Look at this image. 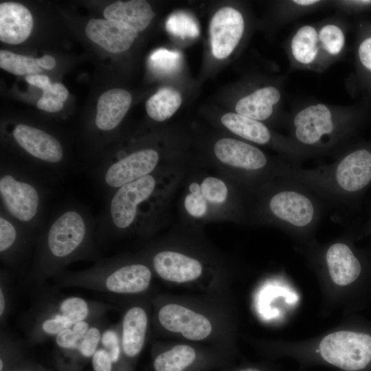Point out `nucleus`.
Instances as JSON below:
<instances>
[{
	"instance_id": "1",
	"label": "nucleus",
	"mask_w": 371,
	"mask_h": 371,
	"mask_svg": "<svg viewBox=\"0 0 371 371\" xmlns=\"http://www.w3.org/2000/svg\"><path fill=\"white\" fill-rule=\"evenodd\" d=\"M192 163L161 169L110 194L96 220L97 241L127 236L147 238L165 227L174 196Z\"/></svg>"
},
{
	"instance_id": "2",
	"label": "nucleus",
	"mask_w": 371,
	"mask_h": 371,
	"mask_svg": "<svg viewBox=\"0 0 371 371\" xmlns=\"http://www.w3.org/2000/svg\"><path fill=\"white\" fill-rule=\"evenodd\" d=\"M96 241V221L85 207L76 203L61 207L37 236L25 281L36 289L70 263L95 258Z\"/></svg>"
},
{
	"instance_id": "3",
	"label": "nucleus",
	"mask_w": 371,
	"mask_h": 371,
	"mask_svg": "<svg viewBox=\"0 0 371 371\" xmlns=\"http://www.w3.org/2000/svg\"><path fill=\"white\" fill-rule=\"evenodd\" d=\"M180 225L201 229L214 222L249 225V193L204 161L192 162L181 184Z\"/></svg>"
},
{
	"instance_id": "4",
	"label": "nucleus",
	"mask_w": 371,
	"mask_h": 371,
	"mask_svg": "<svg viewBox=\"0 0 371 371\" xmlns=\"http://www.w3.org/2000/svg\"><path fill=\"white\" fill-rule=\"evenodd\" d=\"M138 254L154 275L174 285H192L219 277L224 262L201 238V229L180 226L165 238L150 243Z\"/></svg>"
},
{
	"instance_id": "5",
	"label": "nucleus",
	"mask_w": 371,
	"mask_h": 371,
	"mask_svg": "<svg viewBox=\"0 0 371 371\" xmlns=\"http://www.w3.org/2000/svg\"><path fill=\"white\" fill-rule=\"evenodd\" d=\"M249 193V225L308 234L319 224L326 205L295 181L276 177Z\"/></svg>"
},
{
	"instance_id": "6",
	"label": "nucleus",
	"mask_w": 371,
	"mask_h": 371,
	"mask_svg": "<svg viewBox=\"0 0 371 371\" xmlns=\"http://www.w3.org/2000/svg\"><path fill=\"white\" fill-rule=\"evenodd\" d=\"M277 177L303 185L326 206L341 209L371 183V152L357 149L339 157L331 164L313 168L280 161Z\"/></svg>"
},
{
	"instance_id": "7",
	"label": "nucleus",
	"mask_w": 371,
	"mask_h": 371,
	"mask_svg": "<svg viewBox=\"0 0 371 371\" xmlns=\"http://www.w3.org/2000/svg\"><path fill=\"white\" fill-rule=\"evenodd\" d=\"M35 291L32 304L20 322L24 341L28 346L54 338L78 322L104 317L114 308L108 303L76 295H65L44 285Z\"/></svg>"
},
{
	"instance_id": "8",
	"label": "nucleus",
	"mask_w": 371,
	"mask_h": 371,
	"mask_svg": "<svg viewBox=\"0 0 371 371\" xmlns=\"http://www.w3.org/2000/svg\"><path fill=\"white\" fill-rule=\"evenodd\" d=\"M153 276L150 265L137 253L100 259L86 269L63 271L52 279L58 287L139 297L148 291Z\"/></svg>"
},
{
	"instance_id": "9",
	"label": "nucleus",
	"mask_w": 371,
	"mask_h": 371,
	"mask_svg": "<svg viewBox=\"0 0 371 371\" xmlns=\"http://www.w3.org/2000/svg\"><path fill=\"white\" fill-rule=\"evenodd\" d=\"M203 161L238 183L248 192L276 177L280 164L257 146L230 137L216 139L210 156Z\"/></svg>"
},
{
	"instance_id": "10",
	"label": "nucleus",
	"mask_w": 371,
	"mask_h": 371,
	"mask_svg": "<svg viewBox=\"0 0 371 371\" xmlns=\"http://www.w3.org/2000/svg\"><path fill=\"white\" fill-rule=\"evenodd\" d=\"M30 168L1 164V209L14 219L37 232L44 227L47 189Z\"/></svg>"
},
{
	"instance_id": "11",
	"label": "nucleus",
	"mask_w": 371,
	"mask_h": 371,
	"mask_svg": "<svg viewBox=\"0 0 371 371\" xmlns=\"http://www.w3.org/2000/svg\"><path fill=\"white\" fill-rule=\"evenodd\" d=\"M152 304L154 323L167 334L191 343L218 344L224 335V322L207 309L164 296L155 297Z\"/></svg>"
},
{
	"instance_id": "12",
	"label": "nucleus",
	"mask_w": 371,
	"mask_h": 371,
	"mask_svg": "<svg viewBox=\"0 0 371 371\" xmlns=\"http://www.w3.org/2000/svg\"><path fill=\"white\" fill-rule=\"evenodd\" d=\"M190 161L145 146L120 149L93 168V175L107 196L119 188L157 170Z\"/></svg>"
},
{
	"instance_id": "13",
	"label": "nucleus",
	"mask_w": 371,
	"mask_h": 371,
	"mask_svg": "<svg viewBox=\"0 0 371 371\" xmlns=\"http://www.w3.org/2000/svg\"><path fill=\"white\" fill-rule=\"evenodd\" d=\"M154 371H208L225 368V346H205L190 342L155 344L151 348Z\"/></svg>"
},
{
	"instance_id": "14",
	"label": "nucleus",
	"mask_w": 371,
	"mask_h": 371,
	"mask_svg": "<svg viewBox=\"0 0 371 371\" xmlns=\"http://www.w3.org/2000/svg\"><path fill=\"white\" fill-rule=\"evenodd\" d=\"M322 358L346 371H365L371 367V333L341 330L326 335L319 344Z\"/></svg>"
},
{
	"instance_id": "15",
	"label": "nucleus",
	"mask_w": 371,
	"mask_h": 371,
	"mask_svg": "<svg viewBox=\"0 0 371 371\" xmlns=\"http://www.w3.org/2000/svg\"><path fill=\"white\" fill-rule=\"evenodd\" d=\"M10 135L19 148L36 164L52 171H59L65 162V152L60 142L40 128L17 124Z\"/></svg>"
},
{
	"instance_id": "16",
	"label": "nucleus",
	"mask_w": 371,
	"mask_h": 371,
	"mask_svg": "<svg viewBox=\"0 0 371 371\" xmlns=\"http://www.w3.org/2000/svg\"><path fill=\"white\" fill-rule=\"evenodd\" d=\"M148 304L137 298L127 304L122 315L120 337L123 352L128 365L135 370L145 346L150 325Z\"/></svg>"
},
{
	"instance_id": "17",
	"label": "nucleus",
	"mask_w": 371,
	"mask_h": 371,
	"mask_svg": "<svg viewBox=\"0 0 371 371\" xmlns=\"http://www.w3.org/2000/svg\"><path fill=\"white\" fill-rule=\"evenodd\" d=\"M294 136L302 145L322 148L336 139L337 127L329 109L324 104L310 106L293 120Z\"/></svg>"
},
{
	"instance_id": "18",
	"label": "nucleus",
	"mask_w": 371,
	"mask_h": 371,
	"mask_svg": "<svg viewBox=\"0 0 371 371\" xmlns=\"http://www.w3.org/2000/svg\"><path fill=\"white\" fill-rule=\"evenodd\" d=\"M38 233L22 225L1 209L0 258L9 268L16 267L34 247Z\"/></svg>"
},
{
	"instance_id": "19",
	"label": "nucleus",
	"mask_w": 371,
	"mask_h": 371,
	"mask_svg": "<svg viewBox=\"0 0 371 371\" xmlns=\"http://www.w3.org/2000/svg\"><path fill=\"white\" fill-rule=\"evenodd\" d=\"M241 13L231 7L219 9L210 25L212 52L218 59L227 57L240 41L244 31Z\"/></svg>"
},
{
	"instance_id": "20",
	"label": "nucleus",
	"mask_w": 371,
	"mask_h": 371,
	"mask_svg": "<svg viewBox=\"0 0 371 371\" xmlns=\"http://www.w3.org/2000/svg\"><path fill=\"white\" fill-rule=\"evenodd\" d=\"M88 38L109 52L126 51L138 36L128 24L119 21L91 19L85 29Z\"/></svg>"
},
{
	"instance_id": "21",
	"label": "nucleus",
	"mask_w": 371,
	"mask_h": 371,
	"mask_svg": "<svg viewBox=\"0 0 371 371\" xmlns=\"http://www.w3.org/2000/svg\"><path fill=\"white\" fill-rule=\"evenodd\" d=\"M324 259L331 280L337 285L351 284L362 275L361 261L344 241L330 244L324 252Z\"/></svg>"
},
{
	"instance_id": "22",
	"label": "nucleus",
	"mask_w": 371,
	"mask_h": 371,
	"mask_svg": "<svg viewBox=\"0 0 371 371\" xmlns=\"http://www.w3.org/2000/svg\"><path fill=\"white\" fill-rule=\"evenodd\" d=\"M33 19L30 10L16 2L0 4V40L12 45L25 41L30 35Z\"/></svg>"
},
{
	"instance_id": "23",
	"label": "nucleus",
	"mask_w": 371,
	"mask_h": 371,
	"mask_svg": "<svg viewBox=\"0 0 371 371\" xmlns=\"http://www.w3.org/2000/svg\"><path fill=\"white\" fill-rule=\"evenodd\" d=\"M131 93L125 89H113L104 92L99 98L95 125L102 132L115 129L129 109Z\"/></svg>"
},
{
	"instance_id": "24",
	"label": "nucleus",
	"mask_w": 371,
	"mask_h": 371,
	"mask_svg": "<svg viewBox=\"0 0 371 371\" xmlns=\"http://www.w3.org/2000/svg\"><path fill=\"white\" fill-rule=\"evenodd\" d=\"M106 326L104 317L97 319L74 350L54 359L56 368L58 371H82L98 348L102 333Z\"/></svg>"
},
{
	"instance_id": "25",
	"label": "nucleus",
	"mask_w": 371,
	"mask_h": 371,
	"mask_svg": "<svg viewBox=\"0 0 371 371\" xmlns=\"http://www.w3.org/2000/svg\"><path fill=\"white\" fill-rule=\"evenodd\" d=\"M105 19L122 21L137 32L144 31L155 16L149 3L143 0L117 1L103 12Z\"/></svg>"
},
{
	"instance_id": "26",
	"label": "nucleus",
	"mask_w": 371,
	"mask_h": 371,
	"mask_svg": "<svg viewBox=\"0 0 371 371\" xmlns=\"http://www.w3.org/2000/svg\"><path fill=\"white\" fill-rule=\"evenodd\" d=\"M222 125L238 137L258 145H267L273 141L268 127L260 121L236 113H227L221 117Z\"/></svg>"
},
{
	"instance_id": "27",
	"label": "nucleus",
	"mask_w": 371,
	"mask_h": 371,
	"mask_svg": "<svg viewBox=\"0 0 371 371\" xmlns=\"http://www.w3.org/2000/svg\"><path fill=\"white\" fill-rule=\"evenodd\" d=\"M280 98L279 91L273 87L259 89L250 95L242 98L236 104V113L262 121L273 113V106Z\"/></svg>"
},
{
	"instance_id": "28",
	"label": "nucleus",
	"mask_w": 371,
	"mask_h": 371,
	"mask_svg": "<svg viewBox=\"0 0 371 371\" xmlns=\"http://www.w3.org/2000/svg\"><path fill=\"white\" fill-rule=\"evenodd\" d=\"M181 102V95L179 91L171 87H164L148 99L146 110L152 120L164 122L175 114Z\"/></svg>"
},
{
	"instance_id": "29",
	"label": "nucleus",
	"mask_w": 371,
	"mask_h": 371,
	"mask_svg": "<svg viewBox=\"0 0 371 371\" xmlns=\"http://www.w3.org/2000/svg\"><path fill=\"white\" fill-rule=\"evenodd\" d=\"M100 317L91 318L78 322L56 335L54 337L53 359L64 356L74 350L79 345L89 328Z\"/></svg>"
},
{
	"instance_id": "30",
	"label": "nucleus",
	"mask_w": 371,
	"mask_h": 371,
	"mask_svg": "<svg viewBox=\"0 0 371 371\" xmlns=\"http://www.w3.org/2000/svg\"><path fill=\"white\" fill-rule=\"evenodd\" d=\"M318 35L312 26L305 25L296 32L291 41V51L300 63L308 64L314 60L317 53Z\"/></svg>"
},
{
	"instance_id": "31",
	"label": "nucleus",
	"mask_w": 371,
	"mask_h": 371,
	"mask_svg": "<svg viewBox=\"0 0 371 371\" xmlns=\"http://www.w3.org/2000/svg\"><path fill=\"white\" fill-rule=\"evenodd\" d=\"M24 340L1 328L0 371H5L26 358Z\"/></svg>"
},
{
	"instance_id": "32",
	"label": "nucleus",
	"mask_w": 371,
	"mask_h": 371,
	"mask_svg": "<svg viewBox=\"0 0 371 371\" xmlns=\"http://www.w3.org/2000/svg\"><path fill=\"white\" fill-rule=\"evenodd\" d=\"M100 345L109 353L116 371H132L126 362L122 347L120 322L105 328Z\"/></svg>"
},
{
	"instance_id": "33",
	"label": "nucleus",
	"mask_w": 371,
	"mask_h": 371,
	"mask_svg": "<svg viewBox=\"0 0 371 371\" xmlns=\"http://www.w3.org/2000/svg\"><path fill=\"white\" fill-rule=\"evenodd\" d=\"M0 67L1 69L14 75H34L43 70L38 65L36 59L8 50L0 51Z\"/></svg>"
},
{
	"instance_id": "34",
	"label": "nucleus",
	"mask_w": 371,
	"mask_h": 371,
	"mask_svg": "<svg viewBox=\"0 0 371 371\" xmlns=\"http://www.w3.org/2000/svg\"><path fill=\"white\" fill-rule=\"evenodd\" d=\"M166 27L169 33L181 38H194L199 34L196 20L189 14L183 12L170 15L166 21Z\"/></svg>"
},
{
	"instance_id": "35",
	"label": "nucleus",
	"mask_w": 371,
	"mask_h": 371,
	"mask_svg": "<svg viewBox=\"0 0 371 371\" xmlns=\"http://www.w3.org/2000/svg\"><path fill=\"white\" fill-rule=\"evenodd\" d=\"M181 55L177 52L159 49L150 57V63L157 71L164 74L174 72L179 67Z\"/></svg>"
},
{
	"instance_id": "36",
	"label": "nucleus",
	"mask_w": 371,
	"mask_h": 371,
	"mask_svg": "<svg viewBox=\"0 0 371 371\" xmlns=\"http://www.w3.org/2000/svg\"><path fill=\"white\" fill-rule=\"evenodd\" d=\"M13 299V286L10 274L6 269L0 273V324L5 326L11 313Z\"/></svg>"
},
{
	"instance_id": "37",
	"label": "nucleus",
	"mask_w": 371,
	"mask_h": 371,
	"mask_svg": "<svg viewBox=\"0 0 371 371\" xmlns=\"http://www.w3.org/2000/svg\"><path fill=\"white\" fill-rule=\"evenodd\" d=\"M319 39L323 47L330 54H339L344 44V35L337 26L327 25L322 27L319 34Z\"/></svg>"
},
{
	"instance_id": "38",
	"label": "nucleus",
	"mask_w": 371,
	"mask_h": 371,
	"mask_svg": "<svg viewBox=\"0 0 371 371\" xmlns=\"http://www.w3.org/2000/svg\"><path fill=\"white\" fill-rule=\"evenodd\" d=\"M93 371H116L107 351L100 345L91 359Z\"/></svg>"
},
{
	"instance_id": "39",
	"label": "nucleus",
	"mask_w": 371,
	"mask_h": 371,
	"mask_svg": "<svg viewBox=\"0 0 371 371\" xmlns=\"http://www.w3.org/2000/svg\"><path fill=\"white\" fill-rule=\"evenodd\" d=\"M36 105L39 109L49 113H55L62 109L63 102L54 96L43 93Z\"/></svg>"
},
{
	"instance_id": "40",
	"label": "nucleus",
	"mask_w": 371,
	"mask_h": 371,
	"mask_svg": "<svg viewBox=\"0 0 371 371\" xmlns=\"http://www.w3.org/2000/svg\"><path fill=\"white\" fill-rule=\"evenodd\" d=\"M5 371H52V370L30 359V358L26 357Z\"/></svg>"
},
{
	"instance_id": "41",
	"label": "nucleus",
	"mask_w": 371,
	"mask_h": 371,
	"mask_svg": "<svg viewBox=\"0 0 371 371\" xmlns=\"http://www.w3.org/2000/svg\"><path fill=\"white\" fill-rule=\"evenodd\" d=\"M359 56L361 63L371 70V38L361 43L359 48Z\"/></svg>"
},
{
	"instance_id": "42",
	"label": "nucleus",
	"mask_w": 371,
	"mask_h": 371,
	"mask_svg": "<svg viewBox=\"0 0 371 371\" xmlns=\"http://www.w3.org/2000/svg\"><path fill=\"white\" fill-rule=\"evenodd\" d=\"M43 93L54 96L63 102L67 100L69 94L66 87L63 84L58 82L52 83L48 89L43 91Z\"/></svg>"
},
{
	"instance_id": "43",
	"label": "nucleus",
	"mask_w": 371,
	"mask_h": 371,
	"mask_svg": "<svg viewBox=\"0 0 371 371\" xmlns=\"http://www.w3.org/2000/svg\"><path fill=\"white\" fill-rule=\"evenodd\" d=\"M25 80L29 84L36 86L43 91L48 89L52 84L47 76L40 74L28 75L26 76Z\"/></svg>"
},
{
	"instance_id": "44",
	"label": "nucleus",
	"mask_w": 371,
	"mask_h": 371,
	"mask_svg": "<svg viewBox=\"0 0 371 371\" xmlns=\"http://www.w3.org/2000/svg\"><path fill=\"white\" fill-rule=\"evenodd\" d=\"M38 65L43 69H52L56 66V60L54 57L49 55H45L37 58Z\"/></svg>"
},
{
	"instance_id": "45",
	"label": "nucleus",
	"mask_w": 371,
	"mask_h": 371,
	"mask_svg": "<svg viewBox=\"0 0 371 371\" xmlns=\"http://www.w3.org/2000/svg\"><path fill=\"white\" fill-rule=\"evenodd\" d=\"M294 3L302 5H312L315 3L319 2V1L317 0H295L293 1Z\"/></svg>"
},
{
	"instance_id": "46",
	"label": "nucleus",
	"mask_w": 371,
	"mask_h": 371,
	"mask_svg": "<svg viewBox=\"0 0 371 371\" xmlns=\"http://www.w3.org/2000/svg\"><path fill=\"white\" fill-rule=\"evenodd\" d=\"M234 371H261V370H260L258 368H241V369H239V370H234Z\"/></svg>"
}]
</instances>
